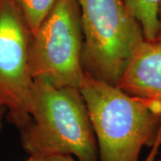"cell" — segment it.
Here are the masks:
<instances>
[{
	"label": "cell",
	"instance_id": "9c48e42d",
	"mask_svg": "<svg viewBox=\"0 0 161 161\" xmlns=\"http://www.w3.org/2000/svg\"><path fill=\"white\" fill-rule=\"evenodd\" d=\"M160 130H158V133L156 139V142L154 144L150 147V150L149 154L145 158L143 161H155L157 158V156L158 154L159 150L161 149V128Z\"/></svg>",
	"mask_w": 161,
	"mask_h": 161
},
{
	"label": "cell",
	"instance_id": "5bb4252c",
	"mask_svg": "<svg viewBox=\"0 0 161 161\" xmlns=\"http://www.w3.org/2000/svg\"><path fill=\"white\" fill-rule=\"evenodd\" d=\"M155 161H161V150H159L158 154L157 156V158H156Z\"/></svg>",
	"mask_w": 161,
	"mask_h": 161
},
{
	"label": "cell",
	"instance_id": "4fadbf2b",
	"mask_svg": "<svg viewBox=\"0 0 161 161\" xmlns=\"http://www.w3.org/2000/svg\"><path fill=\"white\" fill-rule=\"evenodd\" d=\"M28 161H46L45 158H36V157H30Z\"/></svg>",
	"mask_w": 161,
	"mask_h": 161
},
{
	"label": "cell",
	"instance_id": "ba28073f",
	"mask_svg": "<svg viewBox=\"0 0 161 161\" xmlns=\"http://www.w3.org/2000/svg\"><path fill=\"white\" fill-rule=\"evenodd\" d=\"M31 34L39 29L58 0H14Z\"/></svg>",
	"mask_w": 161,
	"mask_h": 161
},
{
	"label": "cell",
	"instance_id": "7c38bea8",
	"mask_svg": "<svg viewBox=\"0 0 161 161\" xmlns=\"http://www.w3.org/2000/svg\"><path fill=\"white\" fill-rule=\"evenodd\" d=\"M6 115V108L2 105H0V132H1V129H2V125H3V120H4V117H5Z\"/></svg>",
	"mask_w": 161,
	"mask_h": 161
},
{
	"label": "cell",
	"instance_id": "52a82bcc",
	"mask_svg": "<svg viewBox=\"0 0 161 161\" xmlns=\"http://www.w3.org/2000/svg\"><path fill=\"white\" fill-rule=\"evenodd\" d=\"M141 25L144 39L155 41L158 31V0H123Z\"/></svg>",
	"mask_w": 161,
	"mask_h": 161
},
{
	"label": "cell",
	"instance_id": "8fae6325",
	"mask_svg": "<svg viewBox=\"0 0 161 161\" xmlns=\"http://www.w3.org/2000/svg\"><path fill=\"white\" fill-rule=\"evenodd\" d=\"M155 42L161 44V0H158V31Z\"/></svg>",
	"mask_w": 161,
	"mask_h": 161
},
{
	"label": "cell",
	"instance_id": "3957f363",
	"mask_svg": "<svg viewBox=\"0 0 161 161\" xmlns=\"http://www.w3.org/2000/svg\"><path fill=\"white\" fill-rule=\"evenodd\" d=\"M87 75L117 85L143 32L123 0H76Z\"/></svg>",
	"mask_w": 161,
	"mask_h": 161
},
{
	"label": "cell",
	"instance_id": "6da1fadb",
	"mask_svg": "<svg viewBox=\"0 0 161 161\" xmlns=\"http://www.w3.org/2000/svg\"><path fill=\"white\" fill-rule=\"evenodd\" d=\"M79 90L96 136L98 161H139L142 150L156 142L161 103L87 74Z\"/></svg>",
	"mask_w": 161,
	"mask_h": 161
},
{
	"label": "cell",
	"instance_id": "8992f818",
	"mask_svg": "<svg viewBox=\"0 0 161 161\" xmlns=\"http://www.w3.org/2000/svg\"><path fill=\"white\" fill-rule=\"evenodd\" d=\"M128 94L161 103V44L144 40L136 47L117 83Z\"/></svg>",
	"mask_w": 161,
	"mask_h": 161
},
{
	"label": "cell",
	"instance_id": "7a4b0ae2",
	"mask_svg": "<svg viewBox=\"0 0 161 161\" xmlns=\"http://www.w3.org/2000/svg\"><path fill=\"white\" fill-rule=\"evenodd\" d=\"M21 142L30 157L64 155L98 161V144L80 90L34 80L30 118L21 128Z\"/></svg>",
	"mask_w": 161,
	"mask_h": 161
},
{
	"label": "cell",
	"instance_id": "277c9868",
	"mask_svg": "<svg viewBox=\"0 0 161 161\" xmlns=\"http://www.w3.org/2000/svg\"><path fill=\"white\" fill-rule=\"evenodd\" d=\"M83 36L76 0H58L39 29L31 34L30 67L34 80L56 87L80 89Z\"/></svg>",
	"mask_w": 161,
	"mask_h": 161
},
{
	"label": "cell",
	"instance_id": "30bf717a",
	"mask_svg": "<svg viewBox=\"0 0 161 161\" xmlns=\"http://www.w3.org/2000/svg\"><path fill=\"white\" fill-rule=\"evenodd\" d=\"M43 158H45L46 161H78L77 159H75L74 157L64 155L50 156V157H47Z\"/></svg>",
	"mask_w": 161,
	"mask_h": 161
},
{
	"label": "cell",
	"instance_id": "5b68a950",
	"mask_svg": "<svg viewBox=\"0 0 161 161\" xmlns=\"http://www.w3.org/2000/svg\"><path fill=\"white\" fill-rule=\"evenodd\" d=\"M31 32L14 0H0V105L20 129L30 118L34 79L30 67Z\"/></svg>",
	"mask_w": 161,
	"mask_h": 161
}]
</instances>
